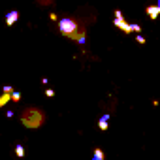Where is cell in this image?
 <instances>
[{
  "instance_id": "cell-3",
  "label": "cell",
  "mask_w": 160,
  "mask_h": 160,
  "mask_svg": "<svg viewBox=\"0 0 160 160\" xmlns=\"http://www.w3.org/2000/svg\"><path fill=\"white\" fill-rule=\"evenodd\" d=\"M145 13L149 15V19L156 21L158 15H160V0H158V4H156V6H147V8H145Z\"/></svg>"
},
{
  "instance_id": "cell-2",
  "label": "cell",
  "mask_w": 160,
  "mask_h": 160,
  "mask_svg": "<svg viewBox=\"0 0 160 160\" xmlns=\"http://www.w3.org/2000/svg\"><path fill=\"white\" fill-rule=\"evenodd\" d=\"M57 28H58V32H60L64 38L73 40V42H77L79 34L85 30V27H79V23H77L73 17H60V19L57 21Z\"/></svg>"
},
{
  "instance_id": "cell-15",
  "label": "cell",
  "mask_w": 160,
  "mask_h": 160,
  "mask_svg": "<svg viewBox=\"0 0 160 160\" xmlns=\"http://www.w3.org/2000/svg\"><path fill=\"white\" fill-rule=\"evenodd\" d=\"M13 115H15V113H13V111H12V109H10V111H6V117H8V119H12V117H13Z\"/></svg>"
},
{
  "instance_id": "cell-4",
  "label": "cell",
  "mask_w": 160,
  "mask_h": 160,
  "mask_svg": "<svg viewBox=\"0 0 160 160\" xmlns=\"http://www.w3.org/2000/svg\"><path fill=\"white\" fill-rule=\"evenodd\" d=\"M17 19H19V12H10V13L6 15V25H8V27H13V25L17 23Z\"/></svg>"
},
{
  "instance_id": "cell-8",
  "label": "cell",
  "mask_w": 160,
  "mask_h": 160,
  "mask_svg": "<svg viewBox=\"0 0 160 160\" xmlns=\"http://www.w3.org/2000/svg\"><path fill=\"white\" fill-rule=\"evenodd\" d=\"M15 154H17L19 158H23V156H25V147H23V145H15Z\"/></svg>"
},
{
  "instance_id": "cell-9",
  "label": "cell",
  "mask_w": 160,
  "mask_h": 160,
  "mask_svg": "<svg viewBox=\"0 0 160 160\" xmlns=\"http://www.w3.org/2000/svg\"><path fill=\"white\" fill-rule=\"evenodd\" d=\"M85 32H87V30H83L81 34H79V38H77V43H79V45H83V43H85V40H87V38H85Z\"/></svg>"
},
{
  "instance_id": "cell-11",
  "label": "cell",
  "mask_w": 160,
  "mask_h": 160,
  "mask_svg": "<svg viewBox=\"0 0 160 160\" xmlns=\"http://www.w3.org/2000/svg\"><path fill=\"white\" fill-rule=\"evenodd\" d=\"M113 13H115V19H124V15H122V12H121V10H115Z\"/></svg>"
},
{
  "instance_id": "cell-12",
  "label": "cell",
  "mask_w": 160,
  "mask_h": 160,
  "mask_svg": "<svg viewBox=\"0 0 160 160\" xmlns=\"http://www.w3.org/2000/svg\"><path fill=\"white\" fill-rule=\"evenodd\" d=\"M45 96H47V98H53V96H55V91H53V89H47V91H45Z\"/></svg>"
},
{
  "instance_id": "cell-13",
  "label": "cell",
  "mask_w": 160,
  "mask_h": 160,
  "mask_svg": "<svg viewBox=\"0 0 160 160\" xmlns=\"http://www.w3.org/2000/svg\"><path fill=\"white\" fill-rule=\"evenodd\" d=\"M136 40H138V43H139V45H143V43H145V38H143V36H139V34H138V38H136Z\"/></svg>"
},
{
  "instance_id": "cell-7",
  "label": "cell",
  "mask_w": 160,
  "mask_h": 160,
  "mask_svg": "<svg viewBox=\"0 0 160 160\" xmlns=\"http://www.w3.org/2000/svg\"><path fill=\"white\" fill-rule=\"evenodd\" d=\"M10 100H12V94H4V92H2V96H0V109H2Z\"/></svg>"
},
{
  "instance_id": "cell-10",
  "label": "cell",
  "mask_w": 160,
  "mask_h": 160,
  "mask_svg": "<svg viewBox=\"0 0 160 160\" xmlns=\"http://www.w3.org/2000/svg\"><path fill=\"white\" fill-rule=\"evenodd\" d=\"M19 100H21V92H19V91H15V92L12 94V102H19Z\"/></svg>"
},
{
  "instance_id": "cell-5",
  "label": "cell",
  "mask_w": 160,
  "mask_h": 160,
  "mask_svg": "<svg viewBox=\"0 0 160 160\" xmlns=\"http://www.w3.org/2000/svg\"><path fill=\"white\" fill-rule=\"evenodd\" d=\"M108 121H109V115H108V113L100 117V121H98V128H100L102 132H106V130L109 128V122H108Z\"/></svg>"
},
{
  "instance_id": "cell-14",
  "label": "cell",
  "mask_w": 160,
  "mask_h": 160,
  "mask_svg": "<svg viewBox=\"0 0 160 160\" xmlns=\"http://www.w3.org/2000/svg\"><path fill=\"white\" fill-rule=\"evenodd\" d=\"M49 19H51V21H58V15H57V13H49Z\"/></svg>"
},
{
  "instance_id": "cell-1",
  "label": "cell",
  "mask_w": 160,
  "mask_h": 160,
  "mask_svg": "<svg viewBox=\"0 0 160 160\" xmlns=\"http://www.w3.org/2000/svg\"><path fill=\"white\" fill-rule=\"evenodd\" d=\"M45 121H47L45 113H43L40 108H36V106H30V108H27V109L21 113V124H23L25 128H30V130L43 126Z\"/></svg>"
},
{
  "instance_id": "cell-6",
  "label": "cell",
  "mask_w": 160,
  "mask_h": 160,
  "mask_svg": "<svg viewBox=\"0 0 160 160\" xmlns=\"http://www.w3.org/2000/svg\"><path fill=\"white\" fill-rule=\"evenodd\" d=\"M92 154H94V156H92V160H106V152H104L100 147H96V149L92 151Z\"/></svg>"
}]
</instances>
